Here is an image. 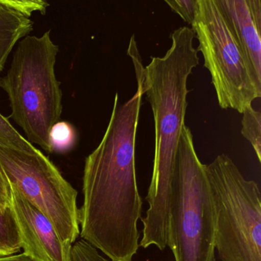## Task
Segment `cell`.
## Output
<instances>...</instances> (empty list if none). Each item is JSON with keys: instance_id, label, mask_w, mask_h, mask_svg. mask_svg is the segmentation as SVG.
I'll return each instance as SVG.
<instances>
[{"instance_id": "obj_1", "label": "cell", "mask_w": 261, "mask_h": 261, "mask_svg": "<svg viewBox=\"0 0 261 261\" xmlns=\"http://www.w3.org/2000/svg\"><path fill=\"white\" fill-rule=\"evenodd\" d=\"M113 111L99 145L86 158L84 202L79 208L80 236L111 261H133L139 248L137 223L143 201L136 175V132L144 88Z\"/></svg>"}, {"instance_id": "obj_2", "label": "cell", "mask_w": 261, "mask_h": 261, "mask_svg": "<svg viewBox=\"0 0 261 261\" xmlns=\"http://www.w3.org/2000/svg\"><path fill=\"white\" fill-rule=\"evenodd\" d=\"M195 38L192 28L176 29L172 34L171 47L167 54L152 58L147 67L143 64L134 35L127 49L154 117V160L147 196L149 208L142 219L139 247L143 248L155 245L163 251L167 247L172 182L188 107V80L199 64Z\"/></svg>"}, {"instance_id": "obj_3", "label": "cell", "mask_w": 261, "mask_h": 261, "mask_svg": "<svg viewBox=\"0 0 261 261\" xmlns=\"http://www.w3.org/2000/svg\"><path fill=\"white\" fill-rule=\"evenodd\" d=\"M58 46L51 32L26 36L18 44L0 88L9 98L11 117L21 127L27 141L52 153L49 132L62 113V91L56 78Z\"/></svg>"}, {"instance_id": "obj_4", "label": "cell", "mask_w": 261, "mask_h": 261, "mask_svg": "<svg viewBox=\"0 0 261 261\" xmlns=\"http://www.w3.org/2000/svg\"><path fill=\"white\" fill-rule=\"evenodd\" d=\"M167 246L176 261H216V220L191 129L184 125L172 182Z\"/></svg>"}, {"instance_id": "obj_5", "label": "cell", "mask_w": 261, "mask_h": 261, "mask_svg": "<svg viewBox=\"0 0 261 261\" xmlns=\"http://www.w3.org/2000/svg\"><path fill=\"white\" fill-rule=\"evenodd\" d=\"M205 188L216 220V250L222 261H261V193L226 154L204 164Z\"/></svg>"}, {"instance_id": "obj_6", "label": "cell", "mask_w": 261, "mask_h": 261, "mask_svg": "<svg viewBox=\"0 0 261 261\" xmlns=\"http://www.w3.org/2000/svg\"><path fill=\"white\" fill-rule=\"evenodd\" d=\"M0 168L9 185L52 222L64 241L80 236L77 190L39 150L33 153L0 144Z\"/></svg>"}, {"instance_id": "obj_7", "label": "cell", "mask_w": 261, "mask_h": 261, "mask_svg": "<svg viewBox=\"0 0 261 261\" xmlns=\"http://www.w3.org/2000/svg\"><path fill=\"white\" fill-rule=\"evenodd\" d=\"M191 25L219 106L243 113L260 97L251 84L240 47L214 0H196Z\"/></svg>"}, {"instance_id": "obj_8", "label": "cell", "mask_w": 261, "mask_h": 261, "mask_svg": "<svg viewBox=\"0 0 261 261\" xmlns=\"http://www.w3.org/2000/svg\"><path fill=\"white\" fill-rule=\"evenodd\" d=\"M10 191V207L24 253L36 261H72V244L64 241L47 216L12 186Z\"/></svg>"}, {"instance_id": "obj_9", "label": "cell", "mask_w": 261, "mask_h": 261, "mask_svg": "<svg viewBox=\"0 0 261 261\" xmlns=\"http://www.w3.org/2000/svg\"><path fill=\"white\" fill-rule=\"evenodd\" d=\"M237 41L250 80L261 96V32L250 12L248 0H214Z\"/></svg>"}, {"instance_id": "obj_10", "label": "cell", "mask_w": 261, "mask_h": 261, "mask_svg": "<svg viewBox=\"0 0 261 261\" xmlns=\"http://www.w3.org/2000/svg\"><path fill=\"white\" fill-rule=\"evenodd\" d=\"M33 29V22L27 15L0 3V72L3 71L12 48Z\"/></svg>"}, {"instance_id": "obj_11", "label": "cell", "mask_w": 261, "mask_h": 261, "mask_svg": "<svg viewBox=\"0 0 261 261\" xmlns=\"http://www.w3.org/2000/svg\"><path fill=\"white\" fill-rule=\"evenodd\" d=\"M21 239L10 206L0 205V257L19 252Z\"/></svg>"}, {"instance_id": "obj_12", "label": "cell", "mask_w": 261, "mask_h": 261, "mask_svg": "<svg viewBox=\"0 0 261 261\" xmlns=\"http://www.w3.org/2000/svg\"><path fill=\"white\" fill-rule=\"evenodd\" d=\"M242 122V134L252 146L259 162L261 161V116L257 111L249 106L245 109Z\"/></svg>"}, {"instance_id": "obj_13", "label": "cell", "mask_w": 261, "mask_h": 261, "mask_svg": "<svg viewBox=\"0 0 261 261\" xmlns=\"http://www.w3.org/2000/svg\"><path fill=\"white\" fill-rule=\"evenodd\" d=\"M49 142L52 152L68 151L76 142V132L68 122L59 121L51 128Z\"/></svg>"}, {"instance_id": "obj_14", "label": "cell", "mask_w": 261, "mask_h": 261, "mask_svg": "<svg viewBox=\"0 0 261 261\" xmlns=\"http://www.w3.org/2000/svg\"><path fill=\"white\" fill-rule=\"evenodd\" d=\"M0 144L10 146L18 150L33 153L38 149L34 147L32 143L23 138L19 132L12 126L9 119L0 113Z\"/></svg>"}, {"instance_id": "obj_15", "label": "cell", "mask_w": 261, "mask_h": 261, "mask_svg": "<svg viewBox=\"0 0 261 261\" xmlns=\"http://www.w3.org/2000/svg\"><path fill=\"white\" fill-rule=\"evenodd\" d=\"M72 261H111L100 254L98 249L85 241L75 242L72 248Z\"/></svg>"}, {"instance_id": "obj_16", "label": "cell", "mask_w": 261, "mask_h": 261, "mask_svg": "<svg viewBox=\"0 0 261 261\" xmlns=\"http://www.w3.org/2000/svg\"><path fill=\"white\" fill-rule=\"evenodd\" d=\"M0 3L17 9L28 17L35 12L45 13L48 6L45 0H0Z\"/></svg>"}, {"instance_id": "obj_17", "label": "cell", "mask_w": 261, "mask_h": 261, "mask_svg": "<svg viewBox=\"0 0 261 261\" xmlns=\"http://www.w3.org/2000/svg\"><path fill=\"white\" fill-rule=\"evenodd\" d=\"M185 22L192 24L196 12V0H163Z\"/></svg>"}, {"instance_id": "obj_18", "label": "cell", "mask_w": 261, "mask_h": 261, "mask_svg": "<svg viewBox=\"0 0 261 261\" xmlns=\"http://www.w3.org/2000/svg\"><path fill=\"white\" fill-rule=\"evenodd\" d=\"M10 186L0 168V205L10 206Z\"/></svg>"}, {"instance_id": "obj_19", "label": "cell", "mask_w": 261, "mask_h": 261, "mask_svg": "<svg viewBox=\"0 0 261 261\" xmlns=\"http://www.w3.org/2000/svg\"><path fill=\"white\" fill-rule=\"evenodd\" d=\"M248 3L256 26L261 32V0H248Z\"/></svg>"}, {"instance_id": "obj_20", "label": "cell", "mask_w": 261, "mask_h": 261, "mask_svg": "<svg viewBox=\"0 0 261 261\" xmlns=\"http://www.w3.org/2000/svg\"><path fill=\"white\" fill-rule=\"evenodd\" d=\"M0 261H36L32 258L26 253H21L19 254H11V255L3 256L0 257Z\"/></svg>"}]
</instances>
